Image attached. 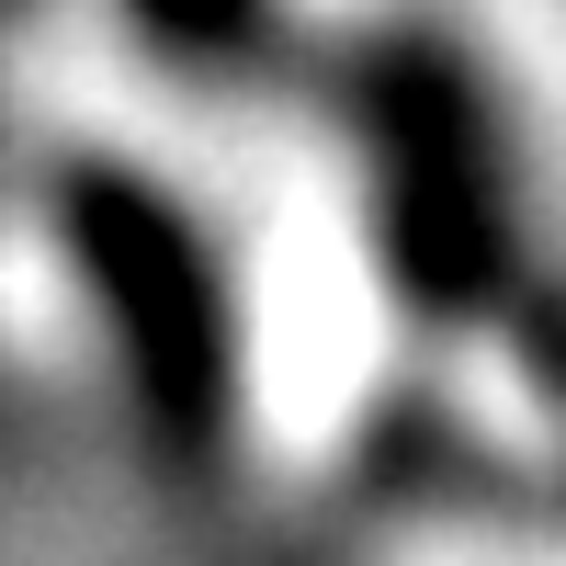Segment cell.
Masks as SVG:
<instances>
[{
  "label": "cell",
  "mask_w": 566,
  "mask_h": 566,
  "mask_svg": "<svg viewBox=\"0 0 566 566\" xmlns=\"http://www.w3.org/2000/svg\"><path fill=\"white\" fill-rule=\"evenodd\" d=\"M91 239H103V261H114V283H125V295H148V261H136V239H125V205H103V216H91ZM159 306H181V261L159 250ZM136 317H148V306H136ZM193 328H181V317H159V374H170V397H193Z\"/></svg>",
  "instance_id": "obj_1"
}]
</instances>
